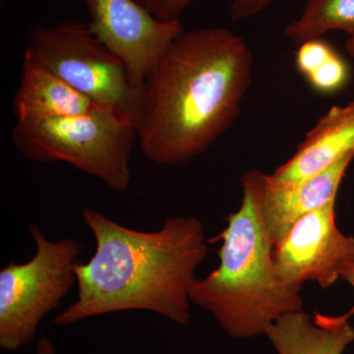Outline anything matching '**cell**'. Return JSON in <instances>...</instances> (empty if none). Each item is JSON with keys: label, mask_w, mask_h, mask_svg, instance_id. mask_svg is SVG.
I'll return each instance as SVG.
<instances>
[{"label": "cell", "mask_w": 354, "mask_h": 354, "mask_svg": "<svg viewBox=\"0 0 354 354\" xmlns=\"http://www.w3.org/2000/svg\"><path fill=\"white\" fill-rule=\"evenodd\" d=\"M252 73L241 37L225 28L183 32L144 87L136 125L144 155L165 165L205 152L234 124Z\"/></svg>", "instance_id": "cell-1"}, {"label": "cell", "mask_w": 354, "mask_h": 354, "mask_svg": "<svg viewBox=\"0 0 354 354\" xmlns=\"http://www.w3.org/2000/svg\"><path fill=\"white\" fill-rule=\"evenodd\" d=\"M83 220L95 251L76 266L78 298L55 317L70 326L92 317L141 310L189 325L190 291L209 252L204 227L197 218H167L157 232L124 227L93 209Z\"/></svg>", "instance_id": "cell-2"}, {"label": "cell", "mask_w": 354, "mask_h": 354, "mask_svg": "<svg viewBox=\"0 0 354 354\" xmlns=\"http://www.w3.org/2000/svg\"><path fill=\"white\" fill-rule=\"evenodd\" d=\"M265 174L241 178V207L216 239L220 265L190 291L191 304L209 312L230 337L265 335L279 317L304 308L300 290L286 285L272 261V243L261 214Z\"/></svg>", "instance_id": "cell-3"}, {"label": "cell", "mask_w": 354, "mask_h": 354, "mask_svg": "<svg viewBox=\"0 0 354 354\" xmlns=\"http://www.w3.org/2000/svg\"><path fill=\"white\" fill-rule=\"evenodd\" d=\"M136 137L134 121L109 106L81 115L17 122L12 130L14 145L23 157L34 162H67L115 192L129 186Z\"/></svg>", "instance_id": "cell-4"}, {"label": "cell", "mask_w": 354, "mask_h": 354, "mask_svg": "<svg viewBox=\"0 0 354 354\" xmlns=\"http://www.w3.org/2000/svg\"><path fill=\"white\" fill-rule=\"evenodd\" d=\"M24 57L137 125L144 88L133 86L124 64L88 31L87 25L62 22L53 27L30 28Z\"/></svg>", "instance_id": "cell-5"}, {"label": "cell", "mask_w": 354, "mask_h": 354, "mask_svg": "<svg viewBox=\"0 0 354 354\" xmlns=\"http://www.w3.org/2000/svg\"><path fill=\"white\" fill-rule=\"evenodd\" d=\"M29 230L36 244L34 257L0 271V348L8 353L34 341L44 316L77 285L78 241H50L37 225Z\"/></svg>", "instance_id": "cell-6"}, {"label": "cell", "mask_w": 354, "mask_h": 354, "mask_svg": "<svg viewBox=\"0 0 354 354\" xmlns=\"http://www.w3.org/2000/svg\"><path fill=\"white\" fill-rule=\"evenodd\" d=\"M87 27L127 67L134 87L144 88L171 44L180 20H158L136 0H83Z\"/></svg>", "instance_id": "cell-7"}, {"label": "cell", "mask_w": 354, "mask_h": 354, "mask_svg": "<svg viewBox=\"0 0 354 354\" xmlns=\"http://www.w3.org/2000/svg\"><path fill=\"white\" fill-rule=\"evenodd\" d=\"M337 200L302 216L288 234L272 245V261L281 279L301 290L307 281L334 286L354 257V236L337 225Z\"/></svg>", "instance_id": "cell-8"}, {"label": "cell", "mask_w": 354, "mask_h": 354, "mask_svg": "<svg viewBox=\"0 0 354 354\" xmlns=\"http://www.w3.org/2000/svg\"><path fill=\"white\" fill-rule=\"evenodd\" d=\"M354 153L314 176L295 181L277 183L265 174L261 214L272 245L281 241L302 216L337 200V191Z\"/></svg>", "instance_id": "cell-9"}, {"label": "cell", "mask_w": 354, "mask_h": 354, "mask_svg": "<svg viewBox=\"0 0 354 354\" xmlns=\"http://www.w3.org/2000/svg\"><path fill=\"white\" fill-rule=\"evenodd\" d=\"M354 153V102L335 106L307 133L297 152L270 174L277 183H295L318 174Z\"/></svg>", "instance_id": "cell-10"}, {"label": "cell", "mask_w": 354, "mask_h": 354, "mask_svg": "<svg viewBox=\"0 0 354 354\" xmlns=\"http://www.w3.org/2000/svg\"><path fill=\"white\" fill-rule=\"evenodd\" d=\"M85 95L24 57L19 88L13 102L17 122H35L46 118L81 115L101 108Z\"/></svg>", "instance_id": "cell-11"}, {"label": "cell", "mask_w": 354, "mask_h": 354, "mask_svg": "<svg viewBox=\"0 0 354 354\" xmlns=\"http://www.w3.org/2000/svg\"><path fill=\"white\" fill-rule=\"evenodd\" d=\"M351 317L299 310L279 317L265 335L278 354H344L354 342Z\"/></svg>", "instance_id": "cell-12"}, {"label": "cell", "mask_w": 354, "mask_h": 354, "mask_svg": "<svg viewBox=\"0 0 354 354\" xmlns=\"http://www.w3.org/2000/svg\"><path fill=\"white\" fill-rule=\"evenodd\" d=\"M332 31L354 36V0H307L299 17L285 30L286 37L298 44Z\"/></svg>", "instance_id": "cell-13"}, {"label": "cell", "mask_w": 354, "mask_h": 354, "mask_svg": "<svg viewBox=\"0 0 354 354\" xmlns=\"http://www.w3.org/2000/svg\"><path fill=\"white\" fill-rule=\"evenodd\" d=\"M349 67L344 58L335 51L320 66L306 77V81L315 92L321 95H332L339 92L348 85Z\"/></svg>", "instance_id": "cell-14"}, {"label": "cell", "mask_w": 354, "mask_h": 354, "mask_svg": "<svg viewBox=\"0 0 354 354\" xmlns=\"http://www.w3.org/2000/svg\"><path fill=\"white\" fill-rule=\"evenodd\" d=\"M332 44L322 38L309 39L300 44L295 55V65L304 78L308 77L335 53Z\"/></svg>", "instance_id": "cell-15"}, {"label": "cell", "mask_w": 354, "mask_h": 354, "mask_svg": "<svg viewBox=\"0 0 354 354\" xmlns=\"http://www.w3.org/2000/svg\"><path fill=\"white\" fill-rule=\"evenodd\" d=\"M158 20L169 22L179 16L194 0H136Z\"/></svg>", "instance_id": "cell-16"}, {"label": "cell", "mask_w": 354, "mask_h": 354, "mask_svg": "<svg viewBox=\"0 0 354 354\" xmlns=\"http://www.w3.org/2000/svg\"><path fill=\"white\" fill-rule=\"evenodd\" d=\"M272 0H234L230 6L232 20L246 19L264 10Z\"/></svg>", "instance_id": "cell-17"}, {"label": "cell", "mask_w": 354, "mask_h": 354, "mask_svg": "<svg viewBox=\"0 0 354 354\" xmlns=\"http://www.w3.org/2000/svg\"><path fill=\"white\" fill-rule=\"evenodd\" d=\"M342 279H344L346 283H348L351 288H353L354 290V257L353 259L349 261L348 265L344 268V271L342 272ZM349 315H354V304L353 305V308L349 310L348 312Z\"/></svg>", "instance_id": "cell-18"}, {"label": "cell", "mask_w": 354, "mask_h": 354, "mask_svg": "<svg viewBox=\"0 0 354 354\" xmlns=\"http://www.w3.org/2000/svg\"><path fill=\"white\" fill-rule=\"evenodd\" d=\"M36 354H57L53 342L48 337H41L37 342Z\"/></svg>", "instance_id": "cell-19"}, {"label": "cell", "mask_w": 354, "mask_h": 354, "mask_svg": "<svg viewBox=\"0 0 354 354\" xmlns=\"http://www.w3.org/2000/svg\"><path fill=\"white\" fill-rule=\"evenodd\" d=\"M346 50L354 60V36L348 37L346 41Z\"/></svg>", "instance_id": "cell-20"}]
</instances>
